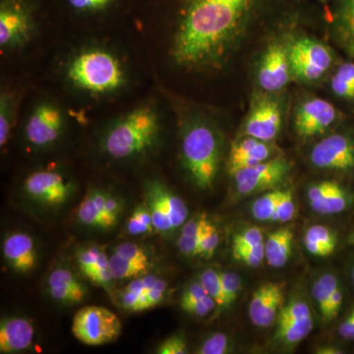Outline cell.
Segmentation results:
<instances>
[{
  "label": "cell",
  "instance_id": "obj_45",
  "mask_svg": "<svg viewBox=\"0 0 354 354\" xmlns=\"http://www.w3.org/2000/svg\"><path fill=\"white\" fill-rule=\"evenodd\" d=\"M314 299H315L318 308L320 310L323 320L329 322L332 320L330 318V295L329 291L324 288L322 283L319 279H317L312 288Z\"/></svg>",
  "mask_w": 354,
  "mask_h": 354
},
{
  "label": "cell",
  "instance_id": "obj_13",
  "mask_svg": "<svg viewBox=\"0 0 354 354\" xmlns=\"http://www.w3.org/2000/svg\"><path fill=\"white\" fill-rule=\"evenodd\" d=\"M64 125L62 111L50 104H41L32 111L25 128L26 138L37 147L55 143Z\"/></svg>",
  "mask_w": 354,
  "mask_h": 354
},
{
  "label": "cell",
  "instance_id": "obj_4",
  "mask_svg": "<svg viewBox=\"0 0 354 354\" xmlns=\"http://www.w3.org/2000/svg\"><path fill=\"white\" fill-rule=\"evenodd\" d=\"M67 77L75 87L92 93L108 94L123 85L124 71L120 60L109 51H83L68 65Z\"/></svg>",
  "mask_w": 354,
  "mask_h": 354
},
{
  "label": "cell",
  "instance_id": "obj_49",
  "mask_svg": "<svg viewBox=\"0 0 354 354\" xmlns=\"http://www.w3.org/2000/svg\"><path fill=\"white\" fill-rule=\"evenodd\" d=\"M188 353L187 342L181 335H176L165 339L158 346V354H185Z\"/></svg>",
  "mask_w": 354,
  "mask_h": 354
},
{
  "label": "cell",
  "instance_id": "obj_55",
  "mask_svg": "<svg viewBox=\"0 0 354 354\" xmlns=\"http://www.w3.org/2000/svg\"><path fill=\"white\" fill-rule=\"evenodd\" d=\"M316 353L319 354H341L342 351L341 349L333 348V346H325V348H320L317 349Z\"/></svg>",
  "mask_w": 354,
  "mask_h": 354
},
{
  "label": "cell",
  "instance_id": "obj_16",
  "mask_svg": "<svg viewBox=\"0 0 354 354\" xmlns=\"http://www.w3.org/2000/svg\"><path fill=\"white\" fill-rule=\"evenodd\" d=\"M271 147L268 142L247 136L232 146L228 158V171L230 176L241 169H248L270 160Z\"/></svg>",
  "mask_w": 354,
  "mask_h": 354
},
{
  "label": "cell",
  "instance_id": "obj_33",
  "mask_svg": "<svg viewBox=\"0 0 354 354\" xmlns=\"http://www.w3.org/2000/svg\"><path fill=\"white\" fill-rule=\"evenodd\" d=\"M276 285L277 283H265L253 293L250 304H249V316H250L251 322L253 324L256 323L262 314Z\"/></svg>",
  "mask_w": 354,
  "mask_h": 354
},
{
  "label": "cell",
  "instance_id": "obj_10",
  "mask_svg": "<svg viewBox=\"0 0 354 354\" xmlns=\"http://www.w3.org/2000/svg\"><path fill=\"white\" fill-rule=\"evenodd\" d=\"M310 160L319 169L351 171L354 169V142L344 135H330L314 146Z\"/></svg>",
  "mask_w": 354,
  "mask_h": 354
},
{
  "label": "cell",
  "instance_id": "obj_9",
  "mask_svg": "<svg viewBox=\"0 0 354 354\" xmlns=\"http://www.w3.org/2000/svg\"><path fill=\"white\" fill-rule=\"evenodd\" d=\"M24 189L28 196L44 206L57 207L68 201L74 185L55 171H37L27 177Z\"/></svg>",
  "mask_w": 354,
  "mask_h": 354
},
{
  "label": "cell",
  "instance_id": "obj_28",
  "mask_svg": "<svg viewBox=\"0 0 354 354\" xmlns=\"http://www.w3.org/2000/svg\"><path fill=\"white\" fill-rule=\"evenodd\" d=\"M285 285L281 283H277L276 288L272 291L269 301L266 305L258 320L254 325L256 327L268 328L272 325L274 321L278 319L279 311L283 308V302H285Z\"/></svg>",
  "mask_w": 354,
  "mask_h": 354
},
{
  "label": "cell",
  "instance_id": "obj_48",
  "mask_svg": "<svg viewBox=\"0 0 354 354\" xmlns=\"http://www.w3.org/2000/svg\"><path fill=\"white\" fill-rule=\"evenodd\" d=\"M264 243V234L259 227L247 228L234 237L232 247H249Z\"/></svg>",
  "mask_w": 354,
  "mask_h": 354
},
{
  "label": "cell",
  "instance_id": "obj_39",
  "mask_svg": "<svg viewBox=\"0 0 354 354\" xmlns=\"http://www.w3.org/2000/svg\"><path fill=\"white\" fill-rule=\"evenodd\" d=\"M88 279L95 286H102L106 290H109L113 278L111 269H109V258L104 251H100L97 267Z\"/></svg>",
  "mask_w": 354,
  "mask_h": 354
},
{
  "label": "cell",
  "instance_id": "obj_56",
  "mask_svg": "<svg viewBox=\"0 0 354 354\" xmlns=\"http://www.w3.org/2000/svg\"><path fill=\"white\" fill-rule=\"evenodd\" d=\"M297 1H299V2L315 1V2H319V3H321V4H327V3H329V2L333 1V0H297Z\"/></svg>",
  "mask_w": 354,
  "mask_h": 354
},
{
  "label": "cell",
  "instance_id": "obj_32",
  "mask_svg": "<svg viewBox=\"0 0 354 354\" xmlns=\"http://www.w3.org/2000/svg\"><path fill=\"white\" fill-rule=\"evenodd\" d=\"M14 115V102L10 95L2 94L0 97V145H6L10 135Z\"/></svg>",
  "mask_w": 354,
  "mask_h": 354
},
{
  "label": "cell",
  "instance_id": "obj_24",
  "mask_svg": "<svg viewBox=\"0 0 354 354\" xmlns=\"http://www.w3.org/2000/svg\"><path fill=\"white\" fill-rule=\"evenodd\" d=\"M348 193L335 181H329L327 192L319 209L318 214L321 215H333L339 214L348 208L351 203Z\"/></svg>",
  "mask_w": 354,
  "mask_h": 354
},
{
  "label": "cell",
  "instance_id": "obj_2",
  "mask_svg": "<svg viewBox=\"0 0 354 354\" xmlns=\"http://www.w3.org/2000/svg\"><path fill=\"white\" fill-rule=\"evenodd\" d=\"M160 131L157 111L143 106L114 123L104 140L109 157L124 160L146 152L155 144Z\"/></svg>",
  "mask_w": 354,
  "mask_h": 354
},
{
  "label": "cell",
  "instance_id": "obj_57",
  "mask_svg": "<svg viewBox=\"0 0 354 354\" xmlns=\"http://www.w3.org/2000/svg\"><path fill=\"white\" fill-rule=\"evenodd\" d=\"M348 242L354 245V232L351 234V236H349Z\"/></svg>",
  "mask_w": 354,
  "mask_h": 354
},
{
  "label": "cell",
  "instance_id": "obj_15",
  "mask_svg": "<svg viewBox=\"0 0 354 354\" xmlns=\"http://www.w3.org/2000/svg\"><path fill=\"white\" fill-rule=\"evenodd\" d=\"M3 254L11 269L19 274L31 272L38 258L34 239L24 232H14L6 237Z\"/></svg>",
  "mask_w": 354,
  "mask_h": 354
},
{
  "label": "cell",
  "instance_id": "obj_27",
  "mask_svg": "<svg viewBox=\"0 0 354 354\" xmlns=\"http://www.w3.org/2000/svg\"><path fill=\"white\" fill-rule=\"evenodd\" d=\"M330 87L337 97L346 100H354V64L346 62L337 70Z\"/></svg>",
  "mask_w": 354,
  "mask_h": 354
},
{
  "label": "cell",
  "instance_id": "obj_53",
  "mask_svg": "<svg viewBox=\"0 0 354 354\" xmlns=\"http://www.w3.org/2000/svg\"><path fill=\"white\" fill-rule=\"evenodd\" d=\"M339 334L342 339L354 341V311L346 317V320L339 325Z\"/></svg>",
  "mask_w": 354,
  "mask_h": 354
},
{
  "label": "cell",
  "instance_id": "obj_44",
  "mask_svg": "<svg viewBox=\"0 0 354 354\" xmlns=\"http://www.w3.org/2000/svg\"><path fill=\"white\" fill-rule=\"evenodd\" d=\"M121 212H122V203L118 197L108 193L104 204V230L113 227L118 223Z\"/></svg>",
  "mask_w": 354,
  "mask_h": 354
},
{
  "label": "cell",
  "instance_id": "obj_47",
  "mask_svg": "<svg viewBox=\"0 0 354 354\" xmlns=\"http://www.w3.org/2000/svg\"><path fill=\"white\" fill-rule=\"evenodd\" d=\"M292 241L293 234H291L276 249V251L269 258L266 259L270 267L279 269V268H283V266L286 265L288 259H290L291 251H292Z\"/></svg>",
  "mask_w": 354,
  "mask_h": 354
},
{
  "label": "cell",
  "instance_id": "obj_21",
  "mask_svg": "<svg viewBox=\"0 0 354 354\" xmlns=\"http://www.w3.org/2000/svg\"><path fill=\"white\" fill-rule=\"evenodd\" d=\"M335 25L344 48L354 57V0H335Z\"/></svg>",
  "mask_w": 354,
  "mask_h": 354
},
{
  "label": "cell",
  "instance_id": "obj_11",
  "mask_svg": "<svg viewBox=\"0 0 354 354\" xmlns=\"http://www.w3.org/2000/svg\"><path fill=\"white\" fill-rule=\"evenodd\" d=\"M291 70L288 48L274 43L268 46L258 66V83L268 93L279 92L290 83Z\"/></svg>",
  "mask_w": 354,
  "mask_h": 354
},
{
  "label": "cell",
  "instance_id": "obj_3",
  "mask_svg": "<svg viewBox=\"0 0 354 354\" xmlns=\"http://www.w3.org/2000/svg\"><path fill=\"white\" fill-rule=\"evenodd\" d=\"M184 167L200 189L215 183L220 167V143L213 128L203 122L191 124L181 142Z\"/></svg>",
  "mask_w": 354,
  "mask_h": 354
},
{
  "label": "cell",
  "instance_id": "obj_18",
  "mask_svg": "<svg viewBox=\"0 0 354 354\" xmlns=\"http://www.w3.org/2000/svg\"><path fill=\"white\" fill-rule=\"evenodd\" d=\"M50 297L62 304H80L86 297L85 286L74 276L73 272L64 268H58L50 272L48 279Z\"/></svg>",
  "mask_w": 354,
  "mask_h": 354
},
{
  "label": "cell",
  "instance_id": "obj_35",
  "mask_svg": "<svg viewBox=\"0 0 354 354\" xmlns=\"http://www.w3.org/2000/svg\"><path fill=\"white\" fill-rule=\"evenodd\" d=\"M311 310L308 304L301 300L290 302L279 311L277 324L295 322V321L306 320L311 318Z\"/></svg>",
  "mask_w": 354,
  "mask_h": 354
},
{
  "label": "cell",
  "instance_id": "obj_59",
  "mask_svg": "<svg viewBox=\"0 0 354 354\" xmlns=\"http://www.w3.org/2000/svg\"><path fill=\"white\" fill-rule=\"evenodd\" d=\"M353 311H354V309H353Z\"/></svg>",
  "mask_w": 354,
  "mask_h": 354
},
{
  "label": "cell",
  "instance_id": "obj_14",
  "mask_svg": "<svg viewBox=\"0 0 354 354\" xmlns=\"http://www.w3.org/2000/svg\"><path fill=\"white\" fill-rule=\"evenodd\" d=\"M283 123V111L278 102L262 99L254 104L244 124L246 136L270 142L278 136Z\"/></svg>",
  "mask_w": 354,
  "mask_h": 354
},
{
  "label": "cell",
  "instance_id": "obj_43",
  "mask_svg": "<svg viewBox=\"0 0 354 354\" xmlns=\"http://www.w3.org/2000/svg\"><path fill=\"white\" fill-rule=\"evenodd\" d=\"M180 305L181 308H183L185 313L197 317L208 315L216 306L215 300L209 297V295H205L204 297L200 298V299L184 302V304H180Z\"/></svg>",
  "mask_w": 354,
  "mask_h": 354
},
{
  "label": "cell",
  "instance_id": "obj_37",
  "mask_svg": "<svg viewBox=\"0 0 354 354\" xmlns=\"http://www.w3.org/2000/svg\"><path fill=\"white\" fill-rule=\"evenodd\" d=\"M221 286L225 300V308L232 306L241 290V279L234 272H220Z\"/></svg>",
  "mask_w": 354,
  "mask_h": 354
},
{
  "label": "cell",
  "instance_id": "obj_46",
  "mask_svg": "<svg viewBox=\"0 0 354 354\" xmlns=\"http://www.w3.org/2000/svg\"><path fill=\"white\" fill-rule=\"evenodd\" d=\"M304 239H311V241L319 242L324 245L335 249L337 246V237L333 234L329 228L323 227V225H313L307 230Z\"/></svg>",
  "mask_w": 354,
  "mask_h": 354
},
{
  "label": "cell",
  "instance_id": "obj_12",
  "mask_svg": "<svg viewBox=\"0 0 354 354\" xmlns=\"http://www.w3.org/2000/svg\"><path fill=\"white\" fill-rule=\"evenodd\" d=\"M337 120V109L330 102L310 99L298 106L295 129L302 138L323 134Z\"/></svg>",
  "mask_w": 354,
  "mask_h": 354
},
{
  "label": "cell",
  "instance_id": "obj_34",
  "mask_svg": "<svg viewBox=\"0 0 354 354\" xmlns=\"http://www.w3.org/2000/svg\"><path fill=\"white\" fill-rule=\"evenodd\" d=\"M221 239L218 230L213 223L207 221L199 241V256L209 259L213 257L216 248L220 245Z\"/></svg>",
  "mask_w": 354,
  "mask_h": 354
},
{
  "label": "cell",
  "instance_id": "obj_40",
  "mask_svg": "<svg viewBox=\"0 0 354 354\" xmlns=\"http://www.w3.org/2000/svg\"><path fill=\"white\" fill-rule=\"evenodd\" d=\"M100 251L101 249L95 246L86 247L81 249L77 255L79 269L88 279L91 278L97 267Z\"/></svg>",
  "mask_w": 354,
  "mask_h": 354
},
{
  "label": "cell",
  "instance_id": "obj_30",
  "mask_svg": "<svg viewBox=\"0 0 354 354\" xmlns=\"http://www.w3.org/2000/svg\"><path fill=\"white\" fill-rule=\"evenodd\" d=\"M200 283L209 297L215 300L218 308H225V300L221 286L220 272L215 269H207L200 274Z\"/></svg>",
  "mask_w": 354,
  "mask_h": 354
},
{
  "label": "cell",
  "instance_id": "obj_29",
  "mask_svg": "<svg viewBox=\"0 0 354 354\" xmlns=\"http://www.w3.org/2000/svg\"><path fill=\"white\" fill-rule=\"evenodd\" d=\"M127 232L130 235H142L152 232L153 227L152 215L148 205L141 204L133 212L128 220Z\"/></svg>",
  "mask_w": 354,
  "mask_h": 354
},
{
  "label": "cell",
  "instance_id": "obj_22",
  "mask_svg": "<svg viewBox=\"0 0 354 354\" xmlns=\"http://www.w3.org/2000/svg\"><path fill=\"white\" fill-rule=\"evenodd\" d=\"M150 184L164 203L172 228L183 227L188 218V208L183 200L160 181H152Z\"/></svg>",
  "mask_w": 354,
  "mask_h": 354
},
{
  "label": "cell",
  "instance_id": "obj_36",
  "mask_svg": "<svg viewBox=\"0 0 354 354\" xmlns=\"http://www.w3.org/2000/svg\"><path fill=\"white\" fill-rule=\"evenodd\" d=\"M232 256L235 260L249 267H259L265 258V244L249 247H232Z\"/></svg>",
  "mask_w": 354,
  "mask_h": 354
},
{
  "label": "cell",
  "instance_id": "obj_54",
  "mask_svg": "<svg viewBox=\"0 0 354 354\" xmlns=\"http://www.w3.org/2000/svg\"><path fill=\"white\" fill-rule=\"evenodd\" d=\"M342 305V292L341 288H337L334 292L330 295V318L335 319L339 315Z\"/></svg>",
  "mask_w": 354,
  "mask_h": 354
},
{
  "label": "cell",
  "instance_id": "obj_5",
  "mask_svg": "<svg viewBox=\"0 0 354 354\" xmlns=\"http://www.w3.org/2000/svg\"><path fill=\"white\" fill-rule=\"evenodd\" d=\"M41 0H0V46L14 48L31 36Z\"/></svg>",
  "mask_w": 354,
  "mask_h": 354
},
{
  "label": "cell",
  "instance_id": "obj_38",
  "mask_svg": "<svg viewBox=\"0 0 354 354\" xmlns=\"http://www.w3.org/2000/svg\"><path fill=\"white\" fill-rule=\"evenodd\" d=\"M295 213V205L292 192L290 190L281 191L272 221L288 223L292 220Z\"/></svg>",
  "mask_w": 354,
  "mask_h": 354
},
{
  "label": "cell",
  "instance_id": "obj_51",
  "mask_svg": "<svg viewBox=\"0 0 354 354\" xmlns=\"http://www.w3.org/2000/svg\"><path fill=\"white\" fill-rule=\"evenodd\" d=\"M207 295L208 293L205 290L202 283L200 281H195V283H190L183 291V295H181L180 304L200 299V298L204 297Z\"/></svg>",
  "mask_w": 354,
  "mask_h": 354
},
{
  "label": "cell",
  "instance_id": "obj_6",
  "mask_svg": "<svg viewBox=\"0 0 354 354\" xmlns=\"http://www.w3.org/2000/svg\"><path fill=\"white\" fill-rule=\"evenodd\" d=\"M122 330L120 317L101 306H86L79 310L72 322V334L84 344L102 346L115 342Z\"/></svg>",
  "mask_w": 354,
  "mask_h": 354
},
{
  "label": "cell",
  "instance_id": "obj_26",
  "mask_svg": "<svg viewBox=\"0 0 354 354\" xmlns=\"http://www.w3.org/2000/svg\"><path fill=\"white\" fill-rule=\"evenodd\" d=\"M109 269H111L113 279L121 281V279H131L143 276V274H146L149 267L133 262V261L128 260L114 252L109 257Z\"/></svg>",
  "mask_w": 354,
  "mask_h": 354
},
{
  "label": "cell",
  "instance_id": "obj_42",
  "mask_svg": "<svg viewBox=\"0 0 354 354\" xmlns=\"http://www.w3.org/2000/svg\"><path fill=\"white\" fill-rule=\"evenodd\" d=\"M114 252L128 260L133 261V262L150 267V260H149L146 251L138 244L133 243V242H124L116 247Z\"/></svg>",
  "mask_w": 354,
  "mask_h": 354
},
{
  "label": "cell",
  "instance_id": "obj_7",
  "mask_svg": "<svg viewBox=\"0 0 354 354\" xmlns=\"http://www.w3.org/2000/svg\"><path fill=\"white\" fill-rule=\"evenodd\" d=\"M291 75L304 82L323 78L333 64V55L325 44L311 38H300L288 46Z\"/></svg>",
  "mask_w": 354,
  "mask_h": 354
},
{
  "label": "cell",
  "instance_id": "obj_25",
  "mask_svg": "<svg viewBox=\"0 0 354 354\" xmlns=\"http://www.w3.org/2000/svg\"><path fill=\"white\" fill-rule=\"evenodd\" d=\"M146 204L148 205L149 209H150L153 227H155L156 230L160 232H167L174 230L164 203L158 197L157 192H156L150 183L147 185Z\"/></svg>",
  "mask_w": 354,
  "mask_h": 354
},
{
  "label": "cell",
  "instance_id": "obj_41",
  "mask_svg": "<svg viewBox=\"0 0 354 354\" xmlns=\"http://www.w3.org/2000/svg\"><path fill=\"white\" fill-rule=\"evenodd\" d=\"M230 351V339L225 333H216L209 337L198 349L200 354H225Z\"/></svg>",
  "mask_w": 354,
  "mask_h": 354
},
{
  "label": "cell",
  "instance_id": "obj_31",
  "mask_svg": "<svg viewBox=\"0 0 354 354\" xmlns=\"http://www.w3.org/2000/svg\"><path fill=\"white\" fill-rule=\"evenodd\" d=\"M281 191H272L255 200L251 208L254 218L260 221H272Z\"/></svg>",
  "mask_w": 354,
  "mask_h": 354
},
{
  "label": "cell",
  "instance_id": "obj_58",
  "mask_svg": "<svg viewBox=\"0 0 354 354\" xmlns=\"http://www.w3.org/2000/svg\"><path fill=\"white\" fill-rule=\"evenodd\" d=\"M353 285H354V267L353 270Z\"/></svg>",
  "mask_w": 354,
  "mask_h": 354
},
{
  "label": "cell",
  "instance_id": "obj_17",
  "mask_svg": "<svg viewBox=\"0 0 354 354\" xmlns=\"http://www.w3.org/2000/svg\"><path fill=\"white\" fill-rule=\"evenodd\" d=\"M35 330L32 323L21 317L2 320L0 324V353H12L32 346Z\"/></svg>",
  "mask_w": 354,
  "mask_h": 354
},
{
  "label": "cell",
  "instance_id": "obj_1",
  "mask_svg": "<svg viewBox=\"0 0 354 354\" xmlns=\"http://www.w3.org/2000/svg\"><path fill=\"white\" fill-rule=\"evenodd\" d=\"M177 29L174 57L184 66L214 65L227 57L269 0H172Z\"/></svg>",
  "mask_w": 354,
  "mask_h": 354
},
{
  "label": "cell",
  "instance_id": "obj_19",
  "mask_svg": "<svg viewBox=\"0 0 354 354\" xmlns=\"http://www.w3.org/2000/svg\"><path fill=\"white\" fill-rule=\"evenodd\" d=\"M158 279V277L152 274H143L133 279L120 295L123 308L129 312H142L150 309L147 295Z\"/></svg>",
  "mask_w": 354,
  "mask_h": 354
},
{
  "label": "cell",
  "instance_id": "obj_52",
  "mask_svg": "<svg viewBox=\"0 0 354 354\" xmlns=\"http://www.w3.org/2000/svg\"><path fill=\"white\" fill-rule=\"evenodd\" d=\"M304 243L307 251L317 257H328L335 251L334 249L319 243V242L311 241V239H304Z\"/></svg>",
  "mask_w": 354,
  "mask_h": 354
},
{
  "label": "cell",
  "instance_id": "obj_50",
  "mask_svg": "<svg viewBox=\"0 0 354 354\" xmlns=\"http://www.w3.org/2000/svg\"><path fill=\"white\" fill-rule=\"evenodd\" d=\"M167 281L158 278L157 283L151 288V290L148 291V295H147L150 309L162 304L165 292H167Z\"/></svg>",
  "mask_w": 354,
  "mask_h": 354
},
{
  "label": "cell",
  "instance_id": "obj_8",
  "mask_svg": "<svg viewBox=\"0 0 354 354\" xmlns=\"http://www.w3.org/2000/svg\"><path fill=\"white\" fill-rule=\"evenodd\" d=\"M291 169L290 162L285 158H270L248 169H241L234 177L237 193L241 196L256 194L274 189L285 180Z\"/></svg>",
  "mask_w": 354,
  "mask_h": 354
},
{
  "label": "cell",
  "instance_id": "obj_23",
  "mask_svg": "<svg viewBox=\"0 0 354 354\" xmlns=\"http://www.w3.org/2000/svg\"><path fill=\"white\" fill-rule=\"evenodd\" d=\"M314 328L313 317L306 320L277 324L274 339L286 346H295L308 337Z\"/></svg>",
  "mask_w": 354,
  "mask_h": 354
},
{
  "label": "cell",
  "instance_id": "obj_20",
  "mask_svg": "<svg viewBox=\"0 0 354 354\" xmlns=\"http://www.w3.org/2000/svg\"><path fill=\"white\" fill-rule=\"evenodd\" d=\"M108 193L100 189L88 191L77 209V218L87 227L104 230V204Z\"/></svg>",
  "mask_w": 354,
  "mask_h": 354
}]
</instances>
